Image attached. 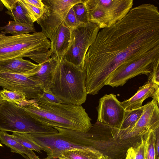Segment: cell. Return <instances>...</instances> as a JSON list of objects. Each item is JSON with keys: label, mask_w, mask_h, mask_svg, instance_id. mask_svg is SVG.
Segmentation results:
<instances>
[{"label": "cell", "mask_w": 159, "mask_h": 159, "mask_svg": "<svg viewBox=\"0 0 159 159\" xmlns=\"http://www.w3.org/2000/svg\"><path fill=\"white\" fill-rule=\"evenodd\" d=\"M159 62V12L150 3L132 8L122 20L100 29L84 57L87 94H98L111 75Z\"/></svg>", "instance_id": "cell-1"}, {"label": "cell", "mask_w": 159, "mask_h": 159, "mask_svg": "<svg viewBox=\"0 0 159 159\" xmlns=\"http://www.w3.org/2000/svg\"><path fill=\"white\" fill-rule=\"evenodd\" d=\"M20 106L37 120L53 127L86 133L93 125L81 105L51 102L40 97L26 100Z\"/></svg>", "instance_id": "cell-2"}, {"label": "cell", "mask_w": 159, "mask_h": 159, "mask_svg": "<svg viewBox=\"0 0 159 159\" xmlns=\"http://www.w3.org/2000/svg\"><path fill=\"white\" fill-rule=\"evenodd\" d=\"M51 41L42 32L18 35L0 33V61L17 57H28L39 64L49 60Z\"/></svg>", "instance_id": "cell-3"}, {"label": "cell", "mask_w": 159, "mask_h": 159, "mask_svg": "<svg viewBox=\"0 0 159 159\" xmlns=\"http://www.w3.org/2000/svg\"><path fill=\"white\" fill-rule=\"evenodd\" d=\"M85 69L66 61L58 60L50 90L62 103L81 105L86 101Z\"/></svg>", "instance_id": "cell-4"}, {"label": "cell", "mask_w": 159, "mask_h": 159, "mask_svg": "<svg viewBox=\"0 0 159 159\" xmlns=\"http://www.w3.org/2000/svg\"><path fill=\"white\" fill-rule=\"evenodd\" d=\"M54 134L30 133L33 139L47 153L44 159H57L62 152L70 151L89 152L97 149L90 143V129L85 133L57 127Z\"/></svg>", "instance_id": "cell-5"}, {"label": "cell", "mask_w": 159, "mask_h": 159, "mask_svg": "<svg viewBox=\"0 0 159 159\" xmlns=\"http://www.w3.org/2000/svg\"><path fill=\"white\" fill-rule=\"evenodd\" d=\"M0 130L29 134L58 133L53 127L33 117L21 106L5 101L0 105Z\"/></svg>", "instance_id": "cell-6"}, {"label": "cell", "mask_w": 159, "mask_h": 159, "mask_svg": "<svg viewBox=\"0 0 159 159\" xmlns=\"http://www.w3.org/2000/svg\"><path fill=\"white\" fill-rule=\"evenodd\" d=\"M88 22L100 29L110 27L123 19L132 8L133 0H84Z\"/></svg>", "instance_id": "cell-7"}, {"label": "cell", "mask_w": 159, "mask_h": 159, "mask_svg": "<svg viewBox=\"0 0 159 159\" xmlns=\"http://www.w3.org/2000/svg\"><path fill=\"white\" fill-rule=\"evenodd\" d=\"M70 30V44L63 58L69 63L84 68L85 54L100 29L95 24L88 22Z\"/></svg>", "instance_id": "cell-8"}, {"label": "cell", "mask_w": 159, "mask_h": 159, "mask_svg": "<svg viewBox=\"0 0 159 159\" xmlns=\"http://www.w3.org/2000/svg\"><path fill=\"white\" fill-rule=\"evenodd\" d=\"M83 0H42L45 6L41 17L36 22L42 32L51 41L70 9Z\"/></svg>", "instance_id": "cell-9"}, {"label": "cell", "mask_w": 159, "mask_h": 159, "mask_svg": "<svg viewBox=\"0 0 159 159\" xmlns=\"http://www.w3.org/2000/svg\"><path fill=\"white\" fill-rule=\"evenodd\" d=\"M159 127V103L155 100L144 106L143 113L133 126L124 129L113 128L112 135L120 139L143 136L151 129Z\"/></svg>", "instance_id": "cell-10"}, {"label": "cell", "mask_w": 159, "mask_h": 159, "mask_svg": "<svg viewBox=\"0 0 159 159\" xmlns=\"http://www.w3.org/2000/svg\"><path fill=\"white\" fill-rule=\"evenodd\" d=\"M0 86L21 93L27 100L39 99L43 90L41 82L32 76L1 72Z\"/></svg>", "instance_id": "cell-11"}, {"label": "cell", "mask_w": 159, "mask_h": 159, "mask_svg": "<svg viewBox=\"0 0 159 159\" xmlns=\"http://www.w3.org/2000/svg\"><path fill=\"white\" fill-rule=\"evenodd\" d=\"M97 122L119 129L123 121L125 110L114 94H105L101 98L97 108Z\"/></svg>", "instance_id": "cell-12"}, {"label": "cell", "mask_w": 159, "mask_h": 159, "mask_svg": "<svg viewBox=\"0 0 159 159\" xmlns=\"http://www.w3.org/2000/svg\"><path fill=\"white\" fill-rule=\"evenodd\" d=\"M159 86L147 82L139 87L132 97L121 102V104L125 110H134L141 107L143 102L149 97L152 98L159 103Z\"/></svg>", "instance_id": "cell-13"}, {"label": "cell", "mask_w": 159, "mask_h": 159, "mask_svg": "<svg viewBox=\"0 0 159 159\" xmlns=\"http://www.w3.org/2000/svg\"><path fill=\"white\" fill-rule=\"evenodd\" d=\"M40 66L23 57H17L0 61V72L31 76L38 70Z\"/></svg>", "instance_id": "cell-14"}, {"label": "cell", "mask_w": 159, "mask_h": 159, "mask_svg": "<svg viewBox=\"0 0 159 159\" xmlns=\"http://www.w3.org/2000/svg\"><path fill=\"white\" fill-rule=\"evenodd\" d=\"M70 42V30L64 22L61 25L51 41L50 56L58 60L63 58Z\"/></svg>", "instance_id": "cell-15"}, {"label": "cell", "mask_w": 159, "mask_h": 159, "mask_svg": "<svg viewBox=\"0 0 159 159\" xmlns=\"http://www.w3.org/2000/svg\"><path fill=\"white\" fill-rule=\"evenodd\" d=\"M57 62V59L51 57L49 60L41 64L38 70L31 76L41 82L43 90H49L51 88Z\"/></svg>", "instance_id": "cell-16"}, {"label": "cell", "mask_w": 159, "mask_h": 159, "mask_svg": "<svg viewBox=\"0 0 159 159\" xmlns=\"http://www.w3.org/2000/svg\"><path fill=\"white\" fill-rule=\"evenodd\" d=\"M0 140L2 143L11 148L12 152L21 155L24 154L27 156L36 155L33 151L21 145L13 138L11 135L8 134L6 131L0 130Z\"/></svg>", "instance_id": "cell-17"}, {"label": "cell", "mask_w": 159, "mask_h": 159, "mask_svg": "<svg viewBox=\"0 0 159 159\" xmlns=\"http://www.w3.org/2000/svg\"><path fill=\"white\" fill-rule=\"evenodd\" d=\"M2 30L6 34H10L13 36L34 33L36 30L34 25L11 20L8 21L7 25L0 27V30Z\"/></svg>", "instance_id": "cell-18"}, {"label": "cell", "mask_w": 159, "mask_h": 159, "mask_svg": "<svg viewBox=\"0 0 159 159\" xmlns=\"http://www.w3.org/2000/svg\"><path fill=\"white\" fill-rule=\"evenodd\" d=\"M159 129V127L151 129L142 136L145 141L143 159H159L156 148V133Z\"/></svg>", "instance_id": "cell-19"}, {"label": "cell", "mask_w": 159, "mask_h": 159, "mask_svg": "<svg viewBox=\"0 0 159 159\" xmlns=\"http://www.w3.org/2000/svg\"><path fill=\"white\" fill-rule=\"evenodd\" d=\"M103 156L97 149L89 152L70 151L61 153L57 159H102Z\"/></svg>", "instance_id": "cell-20"}, {"label": "cell", "mask_w": 159, "mask_h": 159, "mask_svg": "<svg viewBox=\"0 0 159 159\" xmlns=\"http://www.w3.org/2000/svg\"><path fill=\"white\" fill-rule=\"evenodd\" d=\"M5 13L10 16L14 21L21 23L34 25L26 10L20 2L17 1L13 7L10 10H7Z\"/></svg>", "instance_id": "cell-21"}, {"label": "cell", "mask_w": 159, "mask_h": 159, "mask_svg": "<svg viewBox=\"0 0 159 159\" xmlns=\"http://www.w3.org/2000/svg\"><path fill=\"white\" fill-rule=\"evenodd\" d=\"M11 135L16 140L26 148L32 151L41 152V147L33 139L30 134L13 132Z\"/></svg>", "instance_id": "cell-22"}, {"label": "cell", "mask_w": 159, "mask_h": 159, "mask_svg": "<svg viewBox=\"0 0 159 159\" xmlns=\"http://www.w3.org/2000/svg\"><path fill=\"white\" fill-rule=\"evenodd\" d=\"M144 106L141 107L130 110H125L123 121L119 129H124L134 125L142 115Z\"/></svg>", "instance_id": "cell-23"}, {"label": "cell", "mask_w": 159, "mask_h": 159, "mask_svg": "<svg viewBox=\"0 0 159 159\" xmlns=\"http://www.w3.org/2000/svg\"><path fill=\"white\" fill-rule=\"evenodd\" d=\"M0 93L3 100L14 103L18 106H20L27 100L23 94L16 91H10L3 88Z\"/></svg>", "instance_id": "cell-24"}, {"label": "cell", "mask_w": 159, "mask_h": 159, "mask_svg": "<svg viewBox=\"0 0 159 159\" xmlns=\"http://www.w3.org/2000/svg\"><path fill=\"white\" fill-rule=\"evenodd\" d=\"M19 1L26 10L34 23L41 17L43 13L44 7L43 9H40L25 2L24 0H19Z\"/></svg>", "instance_id": "cell-25"}, {"label": "cell", "mask_w": 159, "mask_h": 159, "mask_svg": "<svg viewBox=\"0 0 159 159\" xmlns=\"http://www.w3.org/2000/svg\"><path fill=\"white\" fill-rule=\"evenodd\" d=\"M84 1V0L82 2L77 3L72 7L77 21L81 24L88 22L87 11Z\"/></svg>", "instance_id": "cell-26"}, {"label": "cell", "mask_w": 159, "mask_h": 159, "mask_svg": "<svg viewBox=\"0 0 159 159\" xmlns=\"http://www.w3.org/2000/svg\"><path fill=\"white\" fill-rule=\"evenodd\" d=\"M63 22L70 29L75 28L81 24L77 21L72 7L67 14Z\"/></svg>", "instance_id": "cell-27"}, {"label": "cell", "mask_w": 159, "mask_h": 159, "mask_svg": "<svg viewBox=\"0 0 159 159\" xmlns=\"http://www.w3.org/2000/svg\"><path fill=\"white\" fill-rule=\"evenodd\" d=\"M147 82L159 86V62L154 66L151 72L148 75Z\"/></svg>", "instance_id": "cell-28"}, {"label": "cell", "mask_w": 159, "mask_h": 159, "mask_svg": "<svg viewBox=\"0 0 159 159\" xmlns=\"http://www.w3.org/2000/svg\"><path fill=\"white\" fill-rule=\"evenodd\" d=\"M141 139L140 141L137 143L136 147H134L135 154L136 159H143L145 141L143 136L141 137Z\"/></svg>", "instance_id": "cell-29"}, {"label": "cell", "mask_w": 159, "mask_h": 159, "mask_svg": "<svg viewBox=\"0 0 159 159\" xmlns=\"http://www.w3.org/2000/svg\"><path fill=\"white\" fill-rule=\"evenodd\" d=\"M40 97L49 102L57 103H62L61 100L53 94L50 90H43Z\"/></svg>", "instance_id": "cell-30"}, {"label": "cell", "mask_w": 159, "mask_h": 159, "mask_svg": "<svg viewBox=\"0 0 159 159\" xmlns=\"http://www.w3.org/2000/svg\"><path fill=\"white\" fill-rule=\"evenodd\" d=\"M24 1L39 8L43 9L45 6L44 3H43L42 0H24Z\"/></svg>", "instance_id": "cell-31"}, {"label": "cell", "mask_w": 159, "mask_h": 159, "mask_svg": "<svg viewBox=\"0 0 159 159\" xmlns=\"http://www.w3.org/2000/svg\"><path fill=\"white\" fill-rule=\"evenodd\" d=\"M2 3L8 10L11 9L14 6L17 0H1Z\"/></svg>", "instance_id": "cell-32"}, {"label": "cell", "mask_w": 159, "mask_h": 159, "mask_svg": "<svg viewBox=\"0 0 159 159\" xmlns=\"http://www.w3.org/2000/svg\"><path fill=\"white\" fill-rule=\"evenodd\" d=\"M125 159H136L135 152L133 147H131L128 149Z\"/></svg>", "instance_id": "cell-33"}, {"label": "cell", "mask_w": 159, "mask_h": 159, "mask_svg": "<svg viewBox=\"0 0 159 159\" xmlns=\"http://www.w3.org/2000/svg\"><path fill=\"white\" fill-rule=\"evenodd\" d=\"M159 129H158L157 132L156 139V148L157 155L159 158Z\"/></svg>", "instance_id": "cell-34"}, {"label": "cell", "mask_w": 159, "mask_h": 159, "mask_svg": "<svg viewBox=\"0 0 159 159\" xmlns=\"http://www.w3.org/2000/svg\"><path fill=\"white\" fill-rule=\"evenodd\" d=\"M22 156L24 157L25 159H41L40 158L39 156L37 155L34 156H27L26 155L24 154L22 155Z\"/></svg>", "instance_id": "cell-35"}, {"label": "cell", "mask_w": 159, "mask_h": 159, "mask_svg": "<svg viewBox=\"0 0 159 159\" xmlns=\"http://www.w3.org/2000/svg\"><path fill=\"white\" fill-rule=\"evenodd\" d=\"M102 159H111L107 155H103Z\"/></svg>", "instance_id": "cell-36"}, {"label": "cell", "mask_w": 159, "mask_h": 159, "mask_svg": "<svg viewBox=\"0 0 159 159\" xmlns=\"http://www.w3.org/2000/svg\"><path fill=\"white\" fill-rule=\"evenodd\" d=\"M0 101H4L2 99V98L1 96V94H0Z\"/></svg>", "instance_id": "cell-37"}, {"label": "cell", "mask_w": 159, "mask_h": 159, "mask_svg": "<svg viewBox=\"0 0 159 159\" xmlns=\"http://www.w3.org/2000/svg\"><path fill=\"white\" fill-rule=\"evenodd\" d=\"M0 146L1 147H3L1 143H0Z\"/></svg>", "instance_id": "cell-38"}, {"label": "cell", "mask_w": 159, "mask_h": 159, "mask_svg": "<svg viewBox=\"0 0 159 159\" xmlns=\"http://www.w3.org/2000/svg\"><path fill=\"white\" fill-rule=\"evenodd\" d=\"M4 101H0V105Z\"/></svg>", "instance_id": "cell-39"}]
</instances>
